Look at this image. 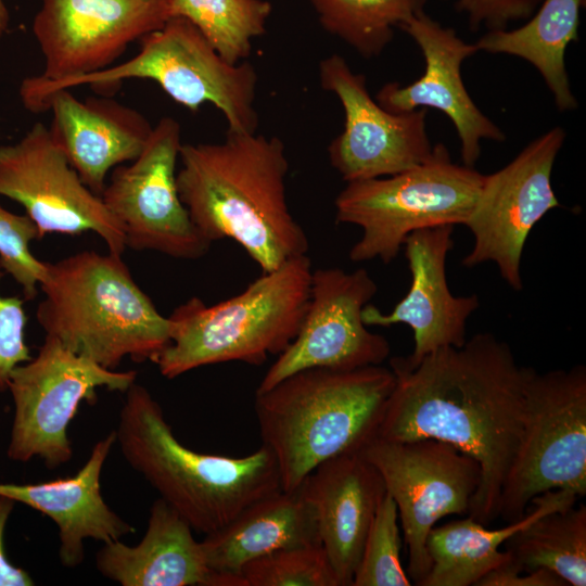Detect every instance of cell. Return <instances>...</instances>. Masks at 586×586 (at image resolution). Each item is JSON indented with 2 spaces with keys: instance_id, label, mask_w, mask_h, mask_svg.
Wrapping results in <instances>:
<instances>
[{
  "instance_id": "cell-1",
  "label": "cell",
  "mask_w": 586,
  "mask_h": 586,
  "mask_svg": "<svg viewBox=\"0 0 586 586\" xmlns=\"http://www.w3.org/2000/svg\"><path fill=\"white\" fill-rule=\"evenodd\" d=\"M390 368L395 385L377 437L435 438L472 457L482 475L468 515L492 524L523 435L530 367L517 362L508 343L482 332L415 366L392 357Z\"/></svg>"
},
{
  "instance_id": "cell-2",
  "label": "cell",
  "mask_w": 586,
  "mask_h": 586,
  "mask_svg": "<svg viewBox=\"0 0 586 586\" xmlns=\"http://www.w3.org/2000/svg\"><path fill=\"white\" fill-rule=\"evenodd\" d=\"M179 161L180 200L211 243L237 242L262 272L307 254V234L288 204L281 139L227 131L221 142L182 143Z\"/></svg>"
},
{
  "instance_id": "cell-3",
  "label": "cell",
  "mask_w": 586,
  "mask_h": 586,
  "mask_svg": "<svg viewBox=\"0 0 586 586\" xmlns=\"http://www.w3.org/2000/svg\"><path fill=\"white\" fill-rule=\"evenodd\" d=\"M394 385L382 365L310 368L255 393L262 445L273 455L281 488L296 489L320 463L375 438Z\"/></svg>"
},
{
  "instance_id": "cell-4",
  "label": "cell",
  "mask_w": 586,
  "mask_h": 586,
  "mask_svg": "<svg viewBox=\"0 0 586 586\" xmlns=\"http://www.w3.org/2000/svg\"><path fill=\"white\" fill-rule=\"evenodd\" d=\"M125 461L201 534L215 532L254 501L281 489L273 455L264 445L244 457L184 446L149 390L125 392L114 431Z\"/></svg>"
},
{
  "instance_id": "cell-5",
  "label": "cell",
  "mask_w": 586,
  "mask_h": 586,
  "mask_svg": "<svg viewBox=\"0 0 586 586\" xmlns=\"http://www.w3.org/2000/svg\"><path fill=\"white\" fill-rule=\"evenodd\" d=\"M36 318L46 335L100 366L124 358L154 362L170 342L171 323L133 280L122 255L80 251L47 262Z\"/></svg>"
},
{
  "instance_id": "cell-6",
  "label": "cell",
  "mask_w": 586,
  "mask_h": 586,
  "mask_svg": "<svg viewBox=\"0 0 586 586\" xmlns=\"http://www.w3.org/2000/svg\"><path fill=\"white\" fill-rule=\"evenodd\" d=\"M307 254L263 272L239 294L214 305L193 296L168 317L170 342L154 364L175 379L229 361L260 366L294 340L305 316L313 273Z\"/></svg>"
},
{
  "instance_id": "cell-7",
  "label": "cell",
  "mask_w": 586,
  "mask_h": 586,
  "mask_svg": "<svg viewBox=\"0 0 586 586\" xmlns=\"http://www.w3.org/2000/svg\"><path fill=\"white\" fill-rule=\"evenodd\" d=\"M257 78L250 62H227L190 21L171 16L161 28L140 39L139 52L126 62L61 81L30 76L22 81L20 95L26 110L42 113L48 99L59 90L149 79L190 111L212 103L225 116L228 131L253 133L258 126L254 106Z\"/></svg>"
},
{
  "instance_id": "cell-8",
  "label": "cell",
  "mask_w": 586,
  "mask_h": 586,
  "mask_svg": "<svg viewBox=\"0 0 586 586\" xmlns=\"http://www.w3.org/2000/svg\"><path fill=\"white\" fill-rule=\"evenodd\" d=\"M484 175L451 161L443 143L423 163L392 176L347 182L337 194L335 221L361 229L349 250L354 263H392L406 238L421 229L464 225Z\"/></svg>"
},
{
  "instance_id": "cell-9",
  "label": "cell",
  "mask_w": 586,
  "mask_h": 586,
  "mask_svg": "<svg viewBox=\"0 0 586 586\" xmlns=\"http://www.w3.org/2000/svg\"><path fill=\"white\" fill-rule=\"evenodd\" d=\"M521 443L501 488L498 518L520 520L548 491L586 495V368L528 369Z\"/></svg>"
},
{
  "instance_id": "cell-10",
  "label": "cell",
  "mask_w": 586,
  "mask_h": 586,
  "mask_svg": "<svg viewBox=\"0 0 586 586\" xmlns=\"http://www.w3.org/2000/svg\"><path fill=\"white\" fill-rule=\"evenodd\" d=\"M136 379L135 370L104 368L46 335L36 356L18 365L9 379L14 412L8 458H39L50 470L67 463L73 456L67 429L79 405L95 402L100 387L125 393Z\"/></svg>"
},
{
  "instance_id": "cell-11",
  "label": "cell",
  "mask_w": 586,
  "mask_h": 586,
  "mask_svg": "<svg viewBox=\"0 0 586 586\" xmlns=\"http://www.w3.org/2000/svg\"><path fill=\"white\" fill-rule=\"evenodd\" d=\"M381 474L393 498L407 548V575L420 586L430 571L426 538L450 514H469L481 483L477 461L435 438L388 441L375 437L361 450Z\"/></svg>"
},
{
  "instance_id": "cell-12",
  "label": "cell",
  "mask_w": 586,
  "mask_h": 586,
  "mask_svg": "<svg viewBox=\"0 0 586 586\" xmlns=\"http://www.w3.org/2000/svg\"><path fill=\"white\" fill-rule=\"evenodd\" d=\"M181 145L180 124L162 117L141 153L112 169L100 196L120 224L127 247L194 260L205 256L212 243L194 226L178 193Z\"/></svg>"
},
{
  "instance_id": "cell-13",
  "label": "cell",
  "mask_w": 586,
  "mask_h": 586,
  "mask_svg": "<svg viewBox=\"0 0 586 586\" xmlns=\"http://www.w3.org/2000/svg\"><path fill=\"white\" fill-rule=\"evenodd\" d=\"M564 139V129L553 127L505 167L484 175L464 224L474 239L472 250L461 262L464 267L494 263L510 288L523 289L521 262L527 237L549 211L561 206L551 186V174Z\"/></svg>"
},
{
  "instance_id": "cell-14",
  "label": "cell",
  "mask_w": 586,
  "mask_h": 586,
  "mask_svg": "<svg viewBox=\"0 0 586 586\" xmlns=\"http://www.w3.org/2000/svg\"><path fill=\"white\" fill-rule=\"evenodd\" d=\"M0 195L24 207L40 239L94 232L111 253L123 255L127 247L118 220L82 182L43 123L17 142L0 145Z\"/></svg>"
},
{
  "instance_id": "cell-15",
  "label": "cell",
  "mask_w": 586,
  "mask_h": 586,
  "mask_svg": "<svg viewBox=\"0 0 586 586\" xmlns=\"http://www.w3.org/2000/svg\"><path fill=\"white\" fill-rule=\"evenodd\" d=\"M378 286L369 272L330 267L313 270L310 296L300 330L268 368L255 393L310 368L353 370L382 365L391 354L388 341L371 332L362 310Z\"/></svg>"
},
{
  "instance_id": "cell-16",
  "label": "cell",
  "mask_w": 586,
  "mask_h": 586,
  "mask_svg": "<svg viewBox=\"0 0 586 586\" xmlns=\"http://www.w3.org/2000/svg\"><path fill=\"white\" fill-rule=\"evenodd\" d=\"M170 17V0H42L33 22L44 61L36 77L61 81L109 68Z\"/></svg>"
},
{
  "instance_id": "cell-17",
  "label": "cell",
  "mask_w": 586,
  "mask_h": 586,
  "mask_svg": "<svg viewBox=\"0 0 586 586\" xmlns=\"http://www.w3.org/2000/svg\"><path fill=\"white\" fill-rule=\"evenodd\" d=\"M322 89L334 93L344 111V128L328 146L331 166L346 182L399 174L431 154L428 109L391 113L373 100L366 77L339 54L319 64Z\"/></svg>"
},
{
  "instance_id": "cell-18",
  "label": "cell",
  "mask_w": 586,
  "mask_h": 586,
  "mask_svg": "<svg viewBox=\"0 0 586 586\" xmlns=\"http://www.w3.org/2000/svg\"><path fill=\"white\" fill-rule=\"evenodd\" d=\"M420 48L424 59L423 75L407 86L397 81L385 84L375 101L391 113H407L418 109H436L454 124L459 140L462 163L474 167L481 155V140L502 142V130L473 102L461 77L463 61L479 51L467 43L450 27L431 18L424 11L399 25Z\"/></svg>"
},
{
  "instance_id": "cell-19",
  "label": "cell",
  "mask_w": 586,
  "mask_h": 586,
  "mask_svg": "<svg viewBox=\"0 0 586 586\" xmlns=\"http://www.w3.org/2000/svg\"><path fill=\"white\" fill-rule=\"evenodd\" d=\"M454 228L445 225L410 233L403 245L411 273L406 296L388 314L370 303L362 310V321L368 327L405 323L411 328L413 351L400 356L407 366H415L438 348L462 346L467 341V321L480 307L476 294L455 296L448 288L446 260L454 247Z\"/></svg>"
},
{
  "instance_id": "cell-20",
  "label": "cell",
  "mask_w": 586,
  "mask_h": 586,
  "mask_svg": "<svg viewBox=\"0 0 586 586\" xmlns=\"http://www.w3.org/2000/svg\"><path fill=\"white\" fill-rule=\"evenodd\" d=\"M311 505L319 542L339 586H352L366 536L385 495L383 479L361 451L331 458L301 484Z\"/></svg>"
},
{
  "instance_id": "cell-21",
  "label": "cell",
  "mask_w": 586,
  "mask_h": 586,
  "mask_svg": "<svg viewBox=\"0 0 586 586\" xmlns=\"http://www.w3.org/2000/svg\"><path fill=\"white\" fill-rule=\"evenodd\" d=\"M48 110L54 139L82 182L98 195L113 168L141 153L153 129L132 107L111 98L81 101L69 89L54 92L47 101Z\"/></svg>"
},
{
  "instance_id": "cell-22",
  "label": "cell",
  "mask_w": 586,
  "mask_h": 586,
  "mask_svg": "<svg viewBox=\"0 0 586 586\" xmlns=\"http://www.w3.org/2000/svg\"><path fill=\"white\" fill-rule=\"evenodd\" d=\"M116 443L115 432L98 441L76 474L36 484L0 483V494L49 517L59 530V558L76 568L85 560V540L102 544L132 534L135 527L119 517L101 492L103 466Z\"/></svg>"
},
{
  "instance_id": "cell-23",
  "label": "cell",
  "mask_w": 586,
  "mask_h": 586,
  "mask_svg": "<svg viewBox=\"0 0 586 586\" xmlns=\"http://www.w3.org/2000/svg\"><path fill=\"white\" fill-rule=\"evenodd\" d=\"M99 573L122 586H245L239 574L211 570L193 528L162 498L151 508L142 539L133 546L103 544Z\"/></svg>"
},
{
  "instance_id": "cell-24",
  "label": "cell",
  "mask_w": 586,
  "mask_h": 586,
  "mask_svg": "<svg viewBox=\"0 0 586 586\" xmlns=\"http://www.w3.org/2000/svg\"><path fill=\"white\" fill-rule=\"evenodd\" d=\"M315 544H320L316 515L301 486L281 488L254 501L201 540L211 570L239 575L256 558Z\"/></svg>"
},
{
  "instance_id": "cell-25",
  "label": "cell",
  "mask_w": 586,
  "mask_h": 586,
  "mask_svg": "<svg viewBox=\"0 0 586 586\" xmlns=\"http://www.w3.org/2000/svg\"><path fill=\"white\" fill-rule=\"evenodd\" d=\"M577 496L563 489L534 497L518 521L497 530L469 517L434 526L426 538L431 568L420 586H472L488 572L506 563L510 556L500 551L506 540L542 515L574 506Z\"/></svg>"
},
{
  "instance_id": "cell-26",
  "label": "cell",
  "mask_w": 586,
  "mask_h": 586,
  "mask_svg": "<svg viewBox=\"0 0 586 586\" xmlns=\"http://www.w3.org/2000/svg\"><path fill=\"white\" fill-rule=\"evenodd\" d=\"M583 0H544L523 26L488 30L475 43L489 53H505L531 63L542 75L561 112L577 107L565 68V50L577 41Z\"/></svg>"
},
{
  "instance_id": "cell-27",
  "label": "cell",
  "mask_w": 586,
  "mask_h": 586,
  "mask_svg": "<svg viewBox=\"0 0 586 586\" xmlns=\"http://www.w3.org/2000/svg\"><path fill=\"white\" fill-rule=\"evenodd\" d=\"M510 560L521 570L544 568L568 585H586V506L548 512L506 543Z\"/></svg>"
},
{
  "instance_id": "cell-28",
  "label": "cell",
  "mask_w": 586,
  "mask_h": 586,
  "mask_svg": "<svg viewBox=\"0 0 586 586\" xmlns=\"http://www.w3.org/2000/svg\"><path fill=\"white\" fill-rule=\"evenodd\" d=\"M326 31L364 58L382 53L394 27L424 11L426 0H308Z\"/></svg>"
},
{
  "instance_id": "cell-29",
  "label": "cell",
  "mask_w": 586,
  "mask_h": 586,
  "mask_svg": "<svg viewBox=\"0 0 586 586\" xmlns=\"http://www.w3.org/2000/svg\"><path fill=\"white\" fill-rule=\"evenodd\" d=\"M170 9L171 16L190 21L224 60L238 64L266 31L272 5L267 0H170Z\"/></svg>"
},
{
  "instance_id": "cell-30",
  "label": "cell",
  "mask_w": 586,
  "mask_h": 586,
  "mask_svg": "<svg viewBox=\"0 0 586 586\" xmlns=\"http://www.w3.org/2000/svg\"><path fill=\"white\" fill-rule=\"evenodd\" d=\"M398 511L385 493L364 544L352 586H409L411 581L400 561Z\"/></svg>"
},
{
  "instance_id": "cell-31",
  "label": "cell",
  "mask_w": 586,
  "mask_h": 586,
  "mask_svg": "<svg viewBox=\"0 0 586 586\" xmlns=\"http://www.w3.org/2000/svg\"><path fill=\"white\" fill-rule=\"evenodd\" d=\"M245 586H339L320 544L279 549L240 570Z\"/></svg>"
},
{
  "instance_id": "cell-32",
  "label": "cell",
  "mask_w": 586,
  "mask_h": 586,
  "mask_svg": "<svg viewBox=\"0 0 586 586\" xmlns=\"http://www.w3.org/2000/svg\"><path fill=\"white\" fill-rule=\"evenodd\" d=\"M35 222L0 204V266L22 288L24 300L31 301L47 272V262L37 258L30 249L39 240Z\"/></svg>"
},
{
  "instance_id": "cell-33",
  "label": "cell",
  "mask_w": 586,
  "mask_h": 586,
  "mask_svg": "<svg viewBox=\"0 0 586 586\" xmlns=\"http://www.w3.org/2000/svg\"><path fill=\"white\" fill-rule=\"evenodd\" d=\"M5 272L0 266V282ZM24 300L0 293V393L8 391L12 371L31 358L25 340Z\"/></svg>"
},
{
  "instance_id": "cell-34",
  "label": "cell",
  "mask_w": 586,
  "mask_h": 586,
  "mask_svg": "<svg viewBox=\"0 0 586 586\" xmlns=\"http://www.w3.org/2000/svg\"><path fill=\"white\" fill-rule=\"evenodd\" d=\"M542 0H453L455 8L467 15L472 29L482 25L489 30L506 29L512 21L533 15Z\"/></svg>"
},
{
  "instance_id": "cell-35",
  "label": "cell",
  "mask_w": 586,
  "mask_h": 586,
  "mask_svg": "<svg viewBox=\"0 0 586 586\" xmlns=\"http://www.w3.org/2000/svg\"><path fill=\"white\" fill-rule=\"evenodd\" d=\"M568 584L556 573L544 569L524 571L510 559L488 572L475 586H566Z\"/></svg>"
},
{
  "instance_id": "cell-36",
  "label": "cell",
  "mask_w": 586,
  "mask_h": 586,
  "mask_svg": "<svg viewBox=\"0 0 586 586\" xmlns=\"http://www.w3.org/2000/svg\"><path fill=\"white\" fill-rule=\"evenodd\" d=\"M15 506L13 499L0 494V586H31L35 583L30 574L14 565L5 552V528Z\"/></svg>"
},
{
  "instance_id": "cell-37",
  "label": "cell",
  "mask_w": 586,
  "mask_h": 586,
  "mask_svg": "<svg viewBox=\"0 0 586 586\" xmlns=\"http://www.w3.org/2000/svg\"><path fill=\"white\" fill-rule=\"evenodd\" d=\"M8 25H9V12L3 0H0V38L5 33Z\"/></svg>"
}]
</instances>
